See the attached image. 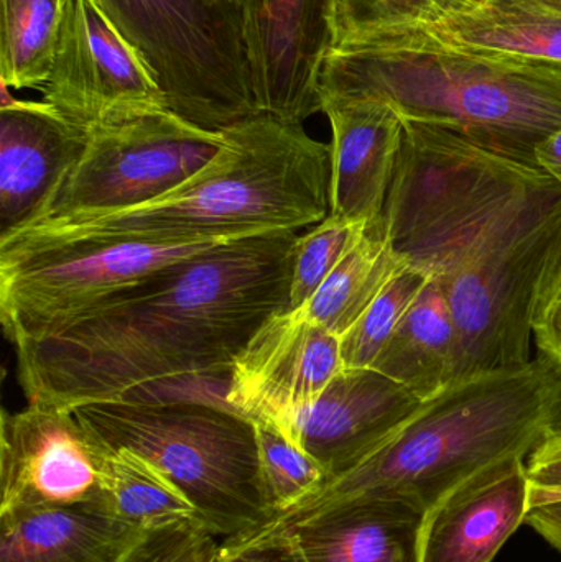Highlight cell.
<instances>
[{"label":"cell","mask_w":561,"mask_h":562,"mask_svg":"<svg viewBox=\"0 0 561 562\" xmlns=\"http://www.w3.org/2000/svg\"><path fill=\"white\" fill-rule=\"evenodd\" d=\"M368 226L328 214L302 237L290 257L289 311L305 306Z\"/></svg>","instance_id":"cell-28"},{"label":"cell","mask_w":561,"mask_h":562,"mask_svg":"<svg viewBox=\"0 0 561 562\" xmlns=\"http://www.w3.org/2000/svg\"><path fill=\"white\" fill-rule=\"evenodd\" d=\"M404 263L379 217L366 227L325 283L300 310L319 326L343 337Z\"/></svg>","instance_id":"cell-22"},{"label":"cell","mask_w":561,"mask_h":562,"mask_svg":"<svg viewBox=\"0 0 561 562\" xmlns=\"http://www.w3.org/2000/svg\"><path fill=\"white\" fill-rule=\"evenodd\" d=\"M72 412L108 448L128 449L164 472L214 537H239L276 518L256 426L223 400L122 398Z\"/></svg>","instance_id":"cell-6"},{"label":"cell","mask_w":561,"mask_h":562,"mask_svg":"<svg viewBox=\"0 0 561 562\" xmlns=\"http://www.w3.org/2000/svg\"><path fill=\"white\" fill-rule=\"evenodd\" d=\"M430 280L425 270L408 262L394 273L355 326L341 337L345 369L372 367L408 307Z\"/></svg>","instance_id":"cell-26"},{"label":"cell","mask_w":561,"mask_h":562,"mask_svg":"<svg viewBox=\"0 0 561 562\" xmlns=\"http://www.w3.org/2000/svg\"><path fill=\"white\" fill-rule=\"evenodd\" d=\"M526 461H509L445 498L425 518L420 562H491L526 524Z\"/></svg>","instance_id":"cell-17"},{"label":"cell","mask_w":561,"mask_h":562,"mask_svg":"<svg viewBox=\"0 0 561 562\" xmlns=\"http://www.w3.org/2000/svg\"><path fill=\"white\" fill-rule=\"evenodd\" d=\"M253 423L263 484L279 515L318 492L325 484L326 472L273 423Z\"/></svg>","instance_id":"cell-27"},{"label":"cell","mask_w":561,"mask_h":562,"mask_svg":"<svg viewBox=\"0 0 561 562\" xmlns=\"http://www.w3.org/2000/svg\"><path fill=\"white\" fill-rule=\"evenodd\" d=\"M395 250L444 286L458 376L523 366L537 301L561 266V187L539 168L507 165Z\"/></svg>","instance_id":"cell-2"},{"label":"cell","mask_w":561,"mask_h":562,"mask_svg":"<svg viewBox=\"0 0 561 562\" xmlns=\"http://www.w3.org/2000/svg\"><path fill=\"white\" fill-rule=\"evenodd\" d=\"M332 125L329 214L369 226L384 211L404 137V119L372 99H325Z\"/></svg>","instance_id":"cell-15"},{"label":"cell","mask_w":561,"mask_h":562,"mask_svg":"<svg viewBox=\"0 0 561 562\" xmlns=\"http://www.w3.org/2000/svg\"><path fill=\"white\" fill-rule=\"evenodd\" d=\"M0 79L13 91L38 89L48 81L65 0H0Z\"/></svg>","instance_id":"cell-24"},{"label":"cell","mask_w":561,"mask_h":562,"mask_svg":"<svg viewBox=\"0 0 561 562\" xmlns=\"http://www.w3.org/2000/svg\"><path fill=\"white\" fill-rule=\"evenodd\" d=\"M532 337L539 356L561 367V266L547 281L537 301Z\"/></svg>","instance_id":"cell-31"},{"label":"cell","mask_w":561,"mask_h":562,"mask_svg":"<svg viewBox=\"0 0 561 562\" xmlns=\"http://www.w3.org/2000/svg\"><path fill=\"white\" fill-rule=\"evenodd\" d=\"M109 448L75 412L29 403L0 422V512L98 505ZM105 510V508H104Z\"/></svg>","instance_id":"cell-11"},{"label":"cell","mask_w":561,"mask_h":562,"mask_svg":"<svg viewBox=\"0 0 561 562\" xmlns=\"http://www.w3.org/2000/svg\"><path fill=\"white\" fill-rule=\"evenodd\" d=\"M474 5V0H333L332 49L435 25Z\"/></svg>","instance_id":"cell-25"},{"label":"cell","mask_w":561,"mask_h":562,"mask_svg":"<svg viewBox=\"0 0 561 562\" xmlns=\"http://www.w3.org/2000/svg\"><path fill=\"white\" fill-rule=\"evenodd\" d=\"M236 7L259 115L303 124L322 112L333 0H237Z\"/></svg>","instance_id":"cell-12"},{"label":"cell","mask_w":561,"mask_h":562,"mask_svg":"<svg viewBox=\"0 0 561 562\" xmlns=\"http://www.w3.org/2000/svg\"><path fill=\"white\" fill-rule=\"evenodd\" d=\"M145 531L98 505L0 512V562H122Z\"/></svg>","instance_id":"cell-20"},{"label":"cell","mask_w":561,"mask_h":562,"mask_svg":"<svg viewBox=\"0 0 561 562\" xmlns=\"http://www.w3.org/2000/svg\"><path fill=\"white\" fill-rule=\"evenodd\" d=\"M213 562H308L295 531L266 527L226 538Z\"/></svg>","instance_id":"cell-30"},{"label":"cell","mask_w":561,"mask_h":562,"mask_svg":"<svg viewBox=\"0 0 561 562\" xmlns=\"http://www.w3.org/2000/svg\"><path fill=\"white\" fill-rule=\"evenodd\" d=\"M427 515L404 501L364 497L312 515L295 531L308 562H420Z\"/></svg>","instance_id":"cell-19"},{"label":"cell","mask_w":561,"mask_h":562,"mask_svg":"<svg viewBox=\"0 0 561 562\" xmlns=\"http://www.w3.org/2000/svg\"><path fill=\"white\" fill-rule=\"evenodd\" d=\"M88 132L46 102L20 101L2 86L0 234L32 220L53 184L81 154Z\"/></svg>","instance_id":"cell-16"},{"label":"cell","mask_w":561,"mask_h":562,"mask_svg":"<svg viewBox=\"0 0 561 562\" xmlns=\"http://www.w3.org/2000/svg\"><path fill=\"white\" fill-rule=\"evenodd\" d=\"M223 142V132L198 127L171 109L94 128L23 226L79 211L147 203L193 177Z\"/></svg>","instance_id":"cell-9"},{"label":"cell","mask_w":561,"mask_h":562,"mask_svg":"<svg viewBox=\"0 0 561 562\" xmlns=\"http://www.w3.org/2000/svg\"><path fill=\"white\" fill-rule=\"evenodd\" d=\"M526 525L561 553V495L543 494L530 487V508Z\"/></svg>","instance_id":"cell-33"},{"label":"cell","mask_w":561,"mask_h":562,"mask_svg":"<svg viewBox=\"0 0 561 562\" xmlns=\"http://www.w3.org/2000/svg\"><path fill=\"white\" fill-rule=\"evenodd\" d=\"M460 359V334L450 303L444 286L431 277L372 369L427 400L457 379Z\"/></svg>","instance_id":"cell-21"},{"label":"cell","mask_w":561,"mask_h":562,"mask_svg":"<svg viewBox=\"0 0 561 562\" xmlns=\"http://www.w3.org/2000/svg\"><path fill=\"white\" fill-rule=\"evenodd\" d=\"M542 5L552 7V9L561 10V0H536Z\"/></svg>","instance_id":"cell-35"},{"label":"cell","mask_w":561,"mask_h":562,"mask_svg":"<svg viewBox=\"0 0 561 562\" xmlns=\"http://www.w3.org/2000/svg\"><path fill=\"white\" fill-rule=\"evenodd\" d=\"M341 370V337L302 310L280 311L237 357L224 400L250 422L277 423L318 398Z\"/></svg>","instance_id":"cell-13"},{"label":"cell","mask_w":561,"mask_h":562,"mask_svg":"<svg viewBox=\"0 0 561 562\" xmlns=\"http://www.w3.org/2000/svg\"><path fill=\"white\" fill-rule=\"evenodd\" d=\"M142 53L187 121L223 132L259 117L236 5L210 0H96Z\"/></svg>","instance_id":"cell-7"},{"label":"cell","mask_w":561,"mask_h":562,"mask_svg":"<svg viewBox=\"0 0 561 562\" xmlns=\"http://www.w3.org/2000/svg\"><path fill=\"white\" fill-rule=\"evenodd\" d=\"M293 231L240 237L125 288L56 336L15 347L29 403L72 409L154 385L229 376L289 307Z\"/></svg>","instance_id":"cell-1"},{"label":"cell","mask_w":561,"mask_h":562,"mask_svg":"<svg viewBox=\"0 0 561 562\" xmlns=\"http://www.w3.org/2000/svg\"><path fill=\"white\" fill-rule=\"evenodd\" d=\"M319 99L384 102L534 168L540 142L561 128L560 68L441 46L332 49Z\"/></svg>","instance_id":"cell-5"},{"label":"cell","mask_w":561,"mask_h":562,"mask_svg":"<svg viewBox=\"0 0 561 562\" xmlns=\"http://www.w3.org/2000/svg\"><path fill=\"white\" fill-rule=\"evenodd\" d=\"M210 2L217 3V5H236L237 0H210Z\"/></svg>","instance_id":"cell-36"},{"label":"cell","mask_w":561,"mask_h":562,"mask_svg":"<svg viewBox=\"0 0 561 562\" xmlns=\"http://www.w3.org/2000/svg\"><path fill=\"white\" fill-rule=\"evenodd\" d=\"M102 494L109 514L142 530L194 520L193 505L154 464L128 449L109 448L102 469Z\"/></svg>","instance_id":"cell-23"},{"label":"cell","mask_w":561,"mask_h":562,"mask_svg":"<svg viewBox=\"0 0 561 562\" xmlns=\"http://www.w3.org/2000/svg\"><path fill=\"white\" fill-rule=\"evenodd\" d=\"M217 154L168 193L0 234L10 240L190 244L313 227L329 214L332 145L302 122L259 115L223 131Z\"/></svg>","instance_id":"cell-3"},{"label":"cell","mask_w":561,"mask_h":562,"mask_svg":"<svg viewBox=\"0 0 561 562\" xmlns=\"http://www.w3.org/2000/svg\"><path fill=\"white\" fill-rule=\"evenodd\" d=\"M42 94L85 132L170 109L154 69L96 0H65Z\"/></svg>","instance_id":"cell-10"},{"label":"cell","mask_w":561,"mask_h":562,"mask_svg":"<svg viewBox=\"0 0 561 562\" xmlns=\"http://www.w3.org/2000/svg\"><path fill=\"white\" fill-rule=\"evenodd\" d=\"M532 487L561 491V431L550 436L526 461Z\"/></svg>","instance_id":"cell-32"},{"label":"cell","mask_w":561,"mask_h":562,"mask_svg":"<svg viewBox=\"0 0 561 562\" xmlns=\"http://www.w3.org/2000/svg\"><path fill=\"white\" fill-rule=\"evenodd\" d=\"M422 402L372 367L345 369L318 398L273 425L322 465L328 482L381 449Z\"/></svg>","instance_id":"cell-14"},{"label":"cell","mask_w":561,"mask_h":562,"mask_svg":"<svg viewBox=\"0 0 561 562\" xmlns=\"http://www.w3.org/2000/svg\"><path fill=\"white\" fill-rule=\"evenodd\" d=\"M216 537L194 520L147 530L122 562H213Z\"/></svg>","instance_id":"cell-29"},{"label":"cell","mask_w":561,"mask_h":562,"mask_svg":"<svg viewBox=\"0 0 561 562\" xmlns=\"http://www.w3.org/2000/svg\"><path fill=\"white\" fill-rule=\"evenodd\" d=\"M234 240V239H233ZM227 240L0 239V323L13 349L68 329L112 294Z\"/></svg>","instance_id":"cell-8"},{"label":"cell","mask_w":561,"mask_h":562,"mask_svg":"<svg viewBox=\"0 0 561 562\" xmlns=\"http://www.w3.org/2000/svg\"><path fill=\"white\" fill-rule=\"evenodd\" d=\"M474 2L480 3V2H481V0H474Z\"/></svg>","instance_id":"cell-37"},{"label":"cell","mask_w":561,"mask_h":562,"mask_svg":"<svg viewBox=\"0 0 561 562\" xmlns=\"http://www.w3.org/2000/svg\"><path fill=\"white\" fill-rule=\"evenodd\" d=\"M559 431L561 367L550 360L537 356L523 366L458 376L424 400L374 454L269 525L289 530L364 497L404 501L428 515L490 469L527 461Z\"/></svg>","instance_id":"cell-4"},{"label":"cell","mask_w":561,"mask_h":562,"mask_svg":"<svg viewBox=\"0 0 561 562\" xmlns=\"http://www.w3.org/2000/svg\"><path fill=\"white\" fill-rule=\"evenodd\" d=\"M441 46L561 69V10L536 0H481L441 22L339 49Z\"/></svg>","instance_id":"cell-18"},{"label":"cell","mask_w":561,"mask_h":562,"mask_svg":"<svg viewBox=\"0 0 561 562\" xmlns=\"http://www.w3.org/2000/svg\"><path fill=\"white\" fill-rule=\"evenodd\" d=\"M536 164L561 187V128L540 142L536 148Z\"/></svg>","instance_id":"cell-34"}]
</instances>
